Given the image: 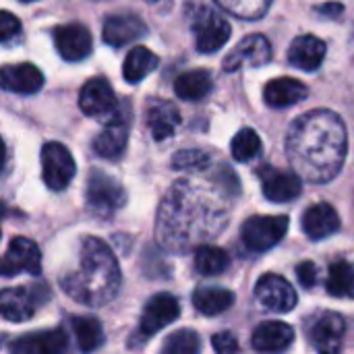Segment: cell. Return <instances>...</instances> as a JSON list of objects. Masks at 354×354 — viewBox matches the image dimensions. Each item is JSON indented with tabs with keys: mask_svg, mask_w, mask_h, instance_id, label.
<instances>
[{
	"mask_svg": "<svg viewBox=\"0 0 354 354\" xmlns=\"http://www.w3.org/2000/svg\"><path fill=\"white\" fill-rule=\"evenodd\" d=\"M307 93H309L307 85L301 83L299 79H292V77L272 79L263 87V100L272 108H288V106H295V104L303 102L307 97Z\"/></svg>",
	"mask_w": 354,
	"mask_h": 354,
	"instance_id": "603a6c76",
	"label": "cell"
},
{
	"mask_svg": "<svg viewBox=\"0 0 354 354\" xmlns=\"http://www.w3.org/2000/svg\"><path fill=\"white\" fill-rule=\"evenodd\" d=\"M162 354H201V338L193 330H178L166 338Z\"/></svg>",
	"mask_w": 354,
	"mask_h": 354,
	"instance_id": "836d02e7",
	"label": "cell"
},
{
	"mask_svg": "<svg viewBox=\"0 0 354 354\" xmlns=\"http://www.w3.org/2000/svg\"><path fill=\"white\" fill-rule=\"evenodd\" d=\"M39 292H41V288H31V286H17V288L2 290L0 292V315L12 324L31 319L37 311V305L41 303Z\"/></svg>",
	"mask_w": 354,
	"mask_h": 354,
	"instance_id": "5bb4252c",
	"label": "cell"
},
{
	"mask_svg": "<svg viewBox=\"0 0 354 354\" xmlns=\"http://www.w3.org/2000/svg\"><path fill=\"white\" fill-rule=\"evenodd\" d=\"M216 2L226 12H230L239 19L255 21V19H261L270 10L274 0H216Z\"/></svg>",
	"mask_w": 354,
	"mask_h": 354,
	"instance_id": "d6a6232c",
	"label": "cell"
},
{
	"mask_svg": "<svg viewBox=\"0 0 354 354\" xmlns=\"http://www.w3.org/2000/svg\"><path fill=\"white\" fill-rule=\"evenodd\" d=\"M4 214H6V207H4V203H0V220H2Z\"/></svg>",
	"mask_w": 354,
	"mask_h": 354,
	"instance_id": "60d3db41",
	"label": "cell"
},
{
	"mask_svg": "<svg viewBox=\"0 0 354 354\" xmlns=\"http://www.w3.org/2000/svg\"><path fill=\"white\" fill-rule=\"evenodd\" d=\"M44 85L41 71L31 62L21 64H6L0 68V89L19 93V95H31L39 91Z\"/></svg>",
	"mask_w": 354,
	"mask_h": 354,
	"instance_id": "ac0fdd59",
	"label": "cell"
},
{
	"mask_svg": "<svg viewBox=\"0 0 354 354\" xmlns=\"http://www.w3.org/2000/svg\"><path fill=\"white\" fill-rule=\"evenodd\" d=\"M288 230L286 216H253L241 228V239L247 249L255 253L270 251L276 247Z\"/></svg>",
	"mask_w": 354,
	"mask_h": 354,
	"instance_id": "5b68a950",
	"label": "cell"
},
{
	"mask_svg": "<svg viewBox=\"0 0 354 354\" xmlns=\"http://www.w3.org/2000/svg\"><path fill=\"white\" fill-rule=\"evenodd\" d=\"M160 64V58L149 50V48H143V46H137L133 48L127 58H124V64H122V75L127 79V83H141L149 73H153Z\"/></svg>",
	"mask_w": 354,
	"mask_h": 354,
	"instance_id": "4316f807",
	"label": "cell"
},
{
	"mask_svg": "<svg viewBox=\"0 0 354 354\" xmlns=\"http://www.w3.org/2000/svg\"><path fill=\"white\" fill-rule=\"evenodd\" d=\"M145 2H156V0H145Z\"/></svg>",
	"mask_w": 354,
	"mask_h": 354,
	"instance_id": "ee69618b",
	"label": "cell"
},
{
	"mask_svg": "<svg viewBox=\"0 0 354 354\" xmlns=\"http://www.w3.org/2000/svg\"><path fill=\"white\" fill-rule=\"evenodd\" d=\"M326 288L332 297L336 299H354V268L340 259L336 263L330 266L328 272V280H326Z\"/></svg>",
	"mask_w": 354,
	"mask_h": 354,
	"instance_id": "f1b7e54d",
	"label": "cell"
},
{
	"mask_svg": "<svg viewBox=\"0 0 354 354\" xmlns=\"http://www.w3.org/2000/svg\"><path fill=\"white\" fill-rule=\"evenodd\" d=\"M0 346H2V336H0Z\"/></svg>",
	"mask_w": 354,
	"mask_h": 354,
	"instance_id": "7bdbcfd3",
	"label": "cell"
},
{
	"mask_svg": "<svg viewBox=\"0 0 354 354\" xmlns=\"http://www.w3.org/2000/svg\"><path fill=\"white\" fill-rule=\"evenodd\" d=\"M54 44H56L58 54L64 60L77 62V60H83L89 56L93 39L85 25L68 23V25H60L54 29Z\"/></svg>",
	"mask_w": 354,
	"mask_h": 354,
	"instance_id": "e0dca14e",
	"label": "cell"
},
{
	"mask_svg": "<svg viewBox=\"0 0 354 354\" xmlns=\"http://www.w3.org/2000/svg\"><path fill=\"white\" fill-rule=\"evenodd\" d=\"M193 305L201 315L214 317L234 305V295L220 286H201L193 292Z\"/></svg>",
	"mask_w": 354,
	"mask_h": 354,
	"instance_id": "484cf974",
	"label": "cell"
},
{
	"mask_svg": "<svg viewBox=\"0 0 354 354\" xmlns=\"http://www.w3.org/2000/svg\"><path fill=\"white\" fill-rule=\"evenodd\" d=\"M39 272H41L39 247L25 236H15L6 249V255L0 259V276H17V274L37 276Z\"/></svg>",
	"mask_w": 354,
	"mask_h": 354,
	"instance_id": "30bf717a",
	"label": "cell"
},
{
	"mask_svg": "<svg viewBox=\"0 0 354 354\" xmlns=\"http://www.w3.org/2000/svg\"><path fill=\"white\" fill-rule=\"evenodd\" d=\"M180 124V112L172 102L166 100H149L147 104V127L156 141H164L174 135Z\"/></svg>",
	"mask_w": 354,
	"mask_h": 354,
	"instance_id": "cb8c5ba5",
	"label": "cell"
},
{
	"mask_svg": "<svg viewBox=\"0 0 354 354\" xmlns=\"http://www.w3.org/2000/svg\"><path fill=\"white\" fill-rule=\"evenodd\" d=\"M255 299L274 313H288L297 307V292L288 280L276 274H266L255 284Z\"/></svg>",
	"mask_w": 354,
	"mask_h": 354,
	"instance_id": "8fae6325",
	"label": "cell"
},
{
	"mask_svg": "<svg viewBox=\"0 0 354 354\" xmlns=\"http://www.w3.org/2000/svg\"><path fill=\"white\" fill-rule=\"evenodd\" d=\"M261 180L263 195L274 203H288L297 199L303 191V180L295 172H284L272 166H263L257 170Z\"/></svg>",
	"mask_w": 354,
	"mask_h": 354,
	"instance_id": "9a60e30c",
	"label": "cell"
},
{
	"mask_svg": "<svg viewBox=\"0 0 354 354\" xmlns=\"http://www.w3.org/2000/svg\"><path fill=\"white\" fill-rule=\"evenodd\" d=\"M272 60V46L268 41L266 35L261 33H253L243 37L236 48L224 58V71L226 73H234L243 66H266Z\"/></svg>",
	"mask_w": 354,
	"mask_h": 354,
	"instance_id": "7c38bea8",
	"label": "cell"
},
{
	"mask_svg": "<svg viewBox=\"0 0 354 354\" xmlns=\"http://www.w3.org/2000/svg\"><path fill=\"white\" fill-rule=\"evenodd\" d=\"M60 286L73 301L81 305H108L120 288V270L112 249L95 236L83 239L79 263L60 276Z\"/></svg>",
	"mask_w": 354,
	"mask_h": 354,
	"instance_id": "3957f363",
	"label": "cell"
},
{
	"mask_svg": "<svg viewBox=\"0 0 354 354\" xmlns=\"http://www.w3.org/2000/svg\"><path fill=\"white\" fill-rule=\"evenodd\" d=\"M328 54L326 44L315 35H299L288 48V62L301 71H317Z\"/></svg>",
	"mask_w": 354,
	"mask_h": 354,
	"instance_id": "7402d4cb",
	"label": "cell"
},
{
	"mask_svg": "<svg viewBox=\"0 0 354 354\" xmlns=\"http://www.w3.org/2000/svg\"><path fill=\"white\" fill-rule=\"evenodd\" d=\"M193 29L195 46L201 54H214L230 39V23L209 8H201L195 15Z\"/></svg>",
	"mask_w": 354,
	"mask_h": 354,
	"instance_id": "9c48e42d",
	"label": "cell"
},
{
	"mask_svg": "<svg viewBox=\"0 0 354 354\" xmlns=\"http://www.w3.org/2000/svg\"><path fill=\"white\" fill-rule=\"evenodd\" d=\"M212 158L203 149H180L172 158V168L176 170H187V172H201L209 168Z\"/></svg>",
	"mask_w": 354,
	"mask_h": 354,
	"instance_id": "e575fe53",
	"label": "cell"
},
{
	"mask_svg": "<svg viewBox=\"0 0 354 354\" xmlns=\"http://www.w3.org/2000/svg\"><path fill=\"white\" fill-rule=\"evenodd\" d=\"M79 108L91 118H106L108 122L118 116V100L112 85L102 79H89L79 93Z\"/></svg>",
	"mask_w": 354,
	"mask_h": 354,
	"instance_id": "ba28073f",
	"label": "cell"
},
{
	"mask_svg": "<svg viewBox=\"0 0 354 354\" xmlns=\"http://www.w3.org/2000/svg\"><path fill=\"white\" fill-rule=\"evenodd\" d=\"M73 332L83 354L93 353L104 344V330L95 317H73Z\"/></svg>",
	"mask_w": 354,
	"mask_h": 354,
	"instance_id": "4dcf8cb0",
	"label": "cell"
},
{
	"mask_svg": "<svg viewBox=\"0 0 354 354\" xmlns=\"http://www.w3.org/2000/svg\"><path fill=\"white\" fill-rule=\"evenodd\" d=\"M228 224L226 205L191 180H176L158 209L156 236L168 251H189Z\"/></svg>",
	"mask_w": 354,
	"mask_h": 354,
	"instance_id": "6da1fadb",
	"label": "cell"
},
{
	"mask_svg": "<svg viewBox=\"0 0 354 354\" xmlns=\"http://www.w3.org/2000/svg\"><path fill=\"white\" fill-rule=\"evenodd\" d=\"M4 164H6V145L0 137V172L4 170Z\"/></svg>",
	"mask_w": 354,
	"mask_h": 354,
	"instance_id": "ab89813d",
	"label": "cell"
},
{
	"mask_svg": "<svg viewBox=\"0 0 354 354\" xmlns=\"http://www.w3.org/2000/svg\"><path fill=\"white\" fill-rule=\"evenodd\" d=\"M21 31V21L8 12V10H0V44L10 41L12 37H17Z\"/></svg>",
	"mask_w": 354,
	"mask_h": 354,
	"instance_id": "d590c367",
	"label": "cell"
},
{
	"mask_svg": "<svg viewBox=\"0 0 354 354\" xmlns=\"http://www.w3.org/2000/svg\"><path fill=\"white\" fill-rule=\"evenodd\" d=\"M307 338L319 354H340L344 338V319L334 311L315 313L307 322Z\"/></svg>",
	"mask_w": 354,
	"mask_h": 354,
	"instance_id": "52a82bcc",
	"label": "cell"
},
{
	"mask_svg": "<svg viewBox=\"0 0 354 354\" xmlns=\"http://www.w3.org/2000/svg\"><path fill=\"white\" fill-rule=\"evenodd\" d=\"M85 199L93 214L108 218L127 203V191L110 174H106L102 170H91L89 178H87Z\"/></svg>",
	"mask_w": 354,
	"mask_h": 354,
	"instance_id": "277c9868",
	"label": "cell"
},
{
	"mask_svg": "<svg viewBox=\"0 0 354 354\" xmlns=\"http://www.w3.org/2000/svg\"><path fill=\"white\" fill-rule=\"evenodd\" d=\"M212 75L207 71H189L174 81V93L187 102H199L212 91Z\"/></svg>",
	"mask_w": 354,
	"mask_h": 354,
	"instance_id": "83f0119b",
	"label": "cell"
},
{
	"mask_svg": "<svg viewBox=\"0 0 354 354\" xmlns=\"http://www.w3.org/2000/svg\"><path fill=\"white\" fill-rule=\"evenodd\" d=\"M180 315V305L178 301L168 295V292H160L156 297H151L141 313V322H139V336L149 338L153 334H158L160 330H164L166 326H170L172 322H176Z\"/></svg>",
	"mask_w": 354,
	"mask_h": 354,
	"instance_id": "4fadbf2b",
	"label": "cell"
},
{
	"mask_svg": "<svg viewBox=\"0 0 354 354\" xmlns=\"http://www.w3.org/2000/svg\"><path fill=\"white\" fill-rule=\"evenodd\" d=\"M346 151V124L332 110H311L299 116L286 137V156L295 174L315 185L330 183L340 174Z\"/></svg>",
	"mask_w": 354,
	"mask_h": 354,
	"instance_id": "7a4b0ae2",
	"label": "cell"
},
{
	"mask_svg": "<svg viewBox=\"0 0 354 354\" xmlns=\"http://www.w3.org/2000/svg\"><path fill=\"white\" fill-rule=\"evenodd\" d=\"M147 35V25L141 17L122 12V15H112L104 21V31L102 37L108 46L120 48L127 46L139 37Z\"/></svg>",
	"mask_w": 354,
	"mask_h": 354,
	"instance_id": "d6986e66",
	"label": "cell"
},
{
	"mask_svg": "<svg viewBox=\"0 0 354 354\" xmlns=\"http://www.w3.org/2000/svg\"><path fill=\"white\" fill-rule=\"evenodd\" d=\"M230 266V257L224 249L214 245H199L195 249V270L201 276H218L226 272Z\"/></svg>",
	"mask_w": 354,
	"mask_h": 354,
	"instance_id": "f546056e",
	"label": "cell"
},
{
	"mask_svg": "<svg viewBox=\"0 0 354 354\" xmlns=\"http://www.w3.org/2000/svg\"><path fill=\"white\" fill-rule=\"evenodd\" d=\"M353 41H354V31H353Z\"/></svg>",
	"mask_w": 354,
	"mask_h": 354,
	"instance_id": "f6af8a7d",
	"label": "cell"
},
{
	"mask_svg": "<svg viewBox=\"0 0 354 354\" xmlns=\"http://www.w3.org/2000/svg\"><path fill=\"white\" fill-rule=\"evenodd\" d=\"M295 342V330L284 322H263L253 332V348L261 354H282Z\"/></svg>",
	"mask_w": 354,
	"mask_h": 354,
	"instance_id": "ffe728a7",
	"label": "cell"
},
{
	"mask_svg": "<svg viewBox=\"0 0 354 354\" xmlns=\"http://www.w3.org/2000/svg\"><path fill=\"white\" fill-rule=\"evenodd\" d=\"M297 278L299 282L305 286V288H313L315 286V280H317V268L313 261H303L299 263L297 268Z\"/></svg>",
	"mask_w": 354,
	"mask_h": 354,
	"instance_id": "74e56055",
	"label": "cell"
},
{
	"mask_svg": "<svg viewBox=\"0 0 354 354\" xmlns=\"http://www.w3.org/2000/svg\"><path fill=\"white\" fill-rule=\"evenodd\" d=\"M230 151L236 162H251L261 153V139L253 129H241L232 139Z\"/></svg>",
	"mask_w": 354,
	"mask_h": 354,
	"instance_id": "1f68e13d",
	"label": "cell"
},
{
	"mask_svg": "<svg viewBox=\"0 0 354 354\" xmlns=\"http://www.w3.org/2000/svg\"><path fill=\"white\" fill-rule=\"evenodd\" d=\"M214 348L218 354H239V340L230 332H220L212 340Z\"/></svg>",
	"mask_w": 354,
	"mask_h": 354,
	"instance_id": "8d00e7d4",
	"label": "cell"
},
{
	"mask_svg": "<svg viewBox=\"0 0 354 354\" xmlns=\"http://www.w3.org/2000/svg\"><path fill=\"white\" fill-rule=\"evenodd\" d=\"M21 2H33V0H21Z\"/></svg>",
	"mask_w": 354,
	"mask_h": 354,
	"instance_id": "b9f144b4",
	"label": "cell"
},
{
	"mask_svg": "<svg viewBox=\"0 0 354 354\" xmlns=\"http://www.w3.org/2000/svg\"><path fill=\"white\" fill-rule=\"evenodd\" d=\"M340 230V216L330 203H315L303 214V232L311 241H324Z\"/></svg>",
	"mask_w": 354,
	"mask_h": 354,
	"instance_id": "44dd1931",
	"label": "cell"
},
{
	"mask_svg": "<svg viewBox=\"0 0 354 354\" xmlns=\"http://www.w3.org/2000/svg\"><path fill=\"white\" fill-rule=\"evenodd\" d=\"M75 160L62 143L50 141L41 147V178L50 191H64L75 178Z\"/></svg>",
	"mask_w": 354,
	"mask_h": 354,
	"instance_id": "8992f818",
	"label": "cell"
},
{
	"mask_svg": "<svg viewBox=\"0 0 354 354\" xmlns=\"http://www.w3.org/2000/svg\"><path fill=\"white\" fill-rule=\"evenodd\" d=\"M68 346L66 334L60 328L31 332L15 338L8 344L10 354H62Z\"/></svg>",
	"mask_w": 354,
	"mask_h": 354,
	"instance_id": "2e32d148",
	"label": "cell"
},
{
	"mask_svg": "<svg viewBox=\"0 0 354 354\" xmlns=\"http://www.w3.org/2000/svg\"><path fill=\"white\" fill-rule=\"evenodd\" d=\"M317 12H322V15H326V17H332V19H338V17H342L344 6H342L340 2H328V4H324V6H317Z\"/></svg>",
	"mask_w": 354,
	"mask_h": 354,
	"instance_id": "f35d334b",
	"label": "cell"
},
{
	"mask_svg": "<svg viewBox=\"0 0 354 354\" xmlns=\"http://www.w3.org/2000/svg\"><path fill=\"white\" fill-rule=\"evenodd\" d=\"M129 141V127L124 118L118 114L114 120L106 124V129L93 139V151L106 160H116L124 153Z\"/></svg>",
	"mask_w": 354,
	"mask_h": 354,
	"instance_id": "d4e9b609",
	"label": "cell"
}]
</instances>
